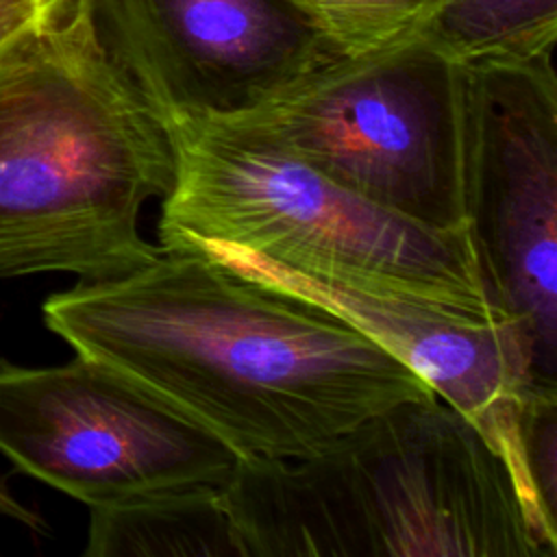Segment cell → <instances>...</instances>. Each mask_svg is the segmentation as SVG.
I'll list each match as a JSON object with an SVG mask.
<instances>
[{
    "label": "cell",
    "instance_id": "obj_1",
    "mask_svg": "<svg viewBox=\"0 0 557 557\" xmlns=\"http://www.w3.org/2000/svg\"><path fill=\"white\" fill-rule=\"evenodd\" d=\"M48 331L174 411L239 459H300L435 392L337 313L196 250L78 281L41 305Z\"/></svg>",
    "mask_w": 557,
    "mask_h": 557
},
{
    "label": "cell",
    "instance_id": "obj_2",
    "mask_svg": "<svg viewBox=\"0 0 557 557\" xmlns=\"http://www.w3.org/2000/svg\"><path fill=\"white\" fill-rule=\"evenodd\" d=\"M246 557H555L507 457L463 413L411 398L300 459H239L220 487Z\"/></svg>",
    "mask_w": 557,
    "mask_h": 557
},
{
    "label": "cell",
    "instance_id": "obj_3",
    "mask_svg": "<svg viewBox=\"0 0 557 557\" xmlns=\"http://www.w3.org/2000/svg\"><path fill=\"white\" fill-rule=\"evenodd\" d=\"M172 185L165 122L107 59L78 0L0 57V281H104L154 261L139 213Z\"/></svg>",
    "mask_w": 557,
    "mask_h": 557
},
{
    "label": "cell",
    "instance_id": "obj_4",
    "mask_svg": "<svg viewBox=\"0 0 557 557\" xmlns=\"http://www.w3.org/2000/svg\"><path fill=\"white\" fill-rule=\"evenodd\" d=\"M165 126L174 185L163 196L159 237L231 244L339 285L507 324L485 294L466 228H431L387 211L211 120Z\"/></svg>",
    "mask_w": 557,
    "mask_h": 557
},
{
    "label": "cell",
    "instance_id": "obj_5",
    "mask_svg": "<svg viewBox=\"0 0 557 557\" xmlns=\"http://www.w3.org/2000/svg\"><path fill=\"white\" fill-rule=\"evenodd\" d=\"M200 120L272 146L387 211L466 228L463 61L420 28L337 57L242 113Z\"/></svg>",
    "mask_w": 557,
    "mask_h": 557
},
{
    "label": "cell",
    "instance_id": "obj_6",
    "mask_svg": "<svg viewBox=\"0 0 557 557\" xmlns=\"http://www.w3.org/2000/svg\"><path fill=\"white\" fill-rule=\"evenodd\" d=\"M555 54L463 61V211L485 294L557 387Z\"/></svg>",
    "mask_w": 557,
    "mask_h": 557
},
{
    "label": "cell",
    "instance_id": "obj_7",
    "mask_svg": "<svg viewBox=\"0 0 557 557\" xmlns=\"http://www.w3.org/2000/svg\"><path fill=\"white\" fill-rule=\"evenodd\" d=\"M0 455L87 507L222 487L239 461L211 431L83 355L59 366L0 359Z\"/></svg>",
    "mask_w": 557,
    "mask_h": 557
},
{
    "label": "cell",
    "instance_id": "obj_8",
    "mask_svg": "<svg viewBox=\"0 0 557 557\" xmlns=\"http://www.w3.org/2000/svg\"><path fill=\"white\" fill-rule=\"evenodd\" d=\"M120 74L168 120L228 117L339 54L285 0H78Z\"/></svg>",
    "mask_w": 557,
    "mask_h": 557
},
{
    "label": "cell",
    "instance_id": "obj_9",
    "mask_svg": "<svg viewBox=\"0 0 557 557\" xmlns=\"http://www.w3.org/2000/svg\"><path fill=\"white\" fill-rule=\"evenodd\" d=\"M159 242L163 250L202 252L242 276L315 302L357 326L411 368L440 400L472 420L507 457L531 496L522 474L520 416L527 394L544 385L535 381L529 350L509 324H481L426 302L339 285L231 244L181 235Z\"/></svg>",
    "mask_w": 557,
    "mask_h": 557
},
{
    "label": "cell",
    "instance_id": "obj_10",
    "mask_svg": "<svg viewBox=\"0 0 557 557\" xmlns=\"http://www.w3.org/2000/svg\"><path fill=\"white\" fill-rule=\"evenodd\" d=\"M85 557H246L220 487L89 507Z\"/></svg>",
    "mask_w": 557,
    "mask_h": 557
},
{
    "label": "cell",
    "instance_id": "obj_11",
    "mask_svg": "<svg viewBox=\"0 0 557 557\" xmlns=\"http://www.w3.org/2000/svg\"><path fill=\"white\" fill-rule=\"evenodd\" d=\"M420 30L459 61L555 54L557 0H429Z\"/></svg>",
    "mask_w": 557,
    "mask_h": 557
},
{
    "label": "cell",
    "instance_id": "obj_12",
    "mask_svg": "<svg viewBox=\"0 0 557 557\" xmlns=\"http://www.w3.org/2000/svg\"><path fill=\"white\" fill-rule=\"evenodd\" d=\"M339 54L389 46L420 28L429 0H285Z\"/></svg>",
    "mask_w": 557,
    "mask_h": 557
},
{
    "label": "cell",
    "instance_id": "obj_13",
    "mask_svg": "<svg viewBox=\"0 0 557 557\" xmlns=\"http://www.w3.org/2000/svg\"><path fill=\"white\" fill-rule=\"evenodd\" d=\"M520 457L527 487L542 516L557 527V389L535 387L520 416Z\"/></svg>",
    "mask_w": 557,
    "mask_h": 557
},
{
    "label": "cell",
    "instance_id": "obj_14",
    "mask_svg": "<svg viewBox=\"0 0 557 557\" xmlns=\"http://www.w3.org/2000/svg\"><path fill=\"white\" fill-rule=\"evenodd\" d=\"M70 0H0V57L59 15Z\"/></svg>",
    "mask_w": 557,
    "mask_h": 557
},
{
    "label": "cell",
    "instance_id": "obj_15",
    "mask_svg": "<svg viewBox=\"0 0 557 557\" xmlns=\"http://www.w3.org/2000/svg\"><path fill=\"white\" fill-rule=\"evenodd\" d=\"M0 513L7 516L9 520L26 527L28 531L33 533H39V535H48L50 533V527L48 522L41 518V513H37L35 509H30L28 505H24L9 487L7 479L0 474Z\"/></svg>",
    "mask_w": 557,
    "mask_h": 557
}]
</instances>
